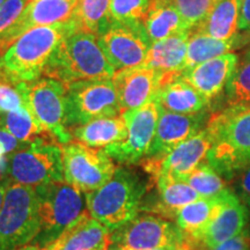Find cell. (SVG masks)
I'll return each mask as SVG.
<instances>
[{
    "label": "cell",
    "instance_id": "cell-1",
    "mask_svg": "<svg viewBox=\"0 0 250 250\" xmlns=\"http://www.w3.org/2000/svg\"><path fill=\"white\" fill-rule=\"evenodd\" d=\"M76 30L72 19L24 33L0 57V80L17 86L40 79L62 41Z\"/></svg>",
    "mask_w": 250,
    "mask_h": 250
},
{
    "label": "cell",
    "instance_id": "cell-2",
    "mask_svg": "<svg viewBox=\"0 0 250 250\" xmlns=\"http://www.w3.org/2000/svg\"><path fill=\"white\" fill-rule=\"evenodd\" d=\"M212 147L206 161L225 180L234 181L250 166V107H227L208 118Z\"/></svg>",
    "mask_w": 250,
    "mask_h": 250
},
{
    "label": "cell",
    "instance_id": "cell-3",
    "mask_svg": "<svg viewBox=\"0 0 250 250\" xmlns=\"http://www.w3.org/2000/svg\"><path fill=\"white\" fill-rule=\"evenodd\" d=\"M112 67L95 34L76 30L62 41L43 77L58 80L64 85L83 80L112 79Z\"/></svg>",
    "mask_w": 250,
    "mask_h": 250
},
{
    "label": "cell",
    "instance_id": "cell-4",
    "mask_svg": "<svg viewBox=\"0 0 250 250\" xmlns=\"http://www.w3.org/2000/svg\"><path fill=\"white\" fill-rule=\"evenodd\" d=\"M152 183L130 168L117 167L104 186L86 193V210L112 232L139 214Z\"/></svg>",
    "mask_w": 250,
    "mask_h": 250
},
{
    "label": "cell",
    "instance_id": "cell-5",
    "mask_svg": "<svg viewBox=\"0 0 250 250\" xmlns=\"http://www.w3.org/2000/svg\"><path fill=\"white\" fill-rule=\"evenodd\" d=\"M41 229L33 245L44 248L86 212V196L65 182L35 188Z\"/></svg>",
    "mask_w": 250,
    "mask_h": 250
},
{
    "label": "cell",
    "instance_id": "cell-6",
    "mask_svg": "<svg viewBox=\"0 0 250 250\" xmlns=\"http://www.w3.org/2000/svg\"><path fill=\"white\" fill-rule=\"evenodd\" d=\"M41 229L35 188L7 180L0 211V250L30 245Z\"/></svg>",
    "mask_w": 250,
    "mask_h": 250
},
{
    "label": "cell",
    "instance_id": "cell-7",
    "mask_svg": "<svg viewBox=\"0 0 250 250\" xmlns=\"http://www.w3.org/2000/svg\"><path fill=\"white\" fill-rule=\"evenodd\" d=\"M7 177L31 188L64 182L62 145L50 137H40L26 144L8 155Z\"/></svg>",
    "mask_w": 250,
    "mask_h": 250
},
{
    "label": "cell",
    "instance_id": "cell-8",
    "mask_svg": "<svg viewBox=\"0 0 250 250\" xmlns=\"http://www.w3.org/2000/svg\"><path fill=\"white\" fill-rule=\"evenodd\" d=\"M23 101L44 132L61 145L73 139L66 125V88L61 81L40 78L17 85Z\"/></svg>",
    "mask_w": 250,
    "mask_h": 250
},
{
    "label": "cell",
    "instance_id": "cell-9",
    "mask_svg": "<svg viewBox=\"0 0 250 250\" xmlns=\"http://www.w3.org/2000/svg\"><path fill=\"white\" fill-rule=\"evenodd\" d=\"M187 245L196 247L169 219L155 214H137L112 230L109 250H149Z\"/></svg>",
    "mask_w": 250,
    "mask_h": 250
},
{
    "label": "cell",
    "instance_id": "cell-10",
    "mask_svg": "<svg viewBox=\"0 0 250 250\" xmlns=\"http://www.w3.org/2000/svg\"><path fill=\"white\" fill-rule=\"evenodd\" d=\"M68 130L102 117L120 116L122 108L112 79L83 80L65 85Z\"/></svg>",
    "mask_w": 250,
    "mask_h": 250
},
{
    "label": "cell",
    "instance_id": "cell-11",
    "mask_svg": "<svg viewBox=\"0 0 250 250\" xmlns=\"http://www.w3.org/2000/svg\"><path fill=\"white\" fill-rule=\"evenodd\" d=\"M64 182L83 193L104 186L117 167L104 148L90 147L80 142L62 145Z\"/></svg>",
    "mask_w": 250,
    "mask_h": 250
},
{
    "label": "cell",
    "instance_id": "cell-12",
    "mask_svg": "<svg viewBox=\"0 0 250 250\" xmlns=\"http://www.w3.org/2000/svg\"><path fill=\"white\" fill-rule=\"evenodd\" d=\"M160 105L153 98L142 107L122 112L127 127L124 142L104 148L112 160L124 166L140 164L148 154L158 126Z\"/></svg>",
    "mask_w": 250,
    "mask_h": 250
},
{
    "label": "cell",
    "instance_id": "cell-13",
    "mask_svg": "<svg viewBox=\"0 0 250 250\" xmlns=\"http://www.w3.org/2000/svg\"><path fill=\"white\" fill-rule=\"evenodd\" d=\"M99 39L103 51L116 71L142 66L152 45L143 21L111 22Z\"/></svg>",
    "mask_w": 250,
    "mask_h": 250
},
{
    "label": "cell",
    "instance_id": "cell-14",
    "mask_svg": "<svg viewBox=\"0 0 250 250\" xmlns=\"http://www.w3.org/2000/svg\"><path fill=\"white\" fill-rule=\"evenodd\" d=\"M211 147V136L204 127L191 138L179 144L160 160L144 159L139 165L151 176L153 183L159 176L184 181L188 175L206 161Z\"/></svg>",
    "mask_w": 250,
    "mask_h": 250
},
{
    "label": "cell",
    "instance_id": "cell-15",
    "mask_svg": "<svg viewBox=\"0 0 250 250\" xmlns=\"http://www.w3.org/2000/svg\"><path fill=\"white\" fill-rule=\"evenodd\" d=\"M77 4L78 0H28L17 22L0 37V57L27 31L72 20Z\"/></svg>",
    "mask_w": 250,
    "mask_h": 250
},
{
    "label": "cell",
    "instance_id": "cell-16",
    "mask_svg": "<svg viewBox=\"0 0 250 250\" xmlns=\"http://www.w3.org/2000/svg\"><path fill=\"white\" fill-rule=\"evenodd\" d=\"M208 121L205 111L184 115L167 111L160 107L154 139L145 159L160 160L179 144L202 131Z\"/></svg>",
    "mask_w": 250,
    "mask_h": 250
},
{
    "label": "cell",
    "instance_id": "cell-17",
    "mask_svg": "<svg viewBox=\"0 0 250 250\" xmlns=\"http://www.w3.org/2000/svg\"><path fill=\"white\" fill-rule=\"evenodd\" d=\"M161 72L144 66L116 71L112 77L122 112L142 107L154 98L160 88Z\"/></svg>",
    "mask_w": 250,
    "mask_h": 250
},
{
    "label": "cell",
    "instance_id": "cell-18",
    "mask_svg": "<svg viewBox=\"0 0 250 250\" xmlns=\"http://www.w3.org/2000/svg\"><path fill=\"white\" fill-rule=\"evenodd\" d=\"M239 64V56L234 52L223 55L188 70L180 71V77L212 101L226 89Z\"/></svg>",
    "mask_w": 250,
    "mask_h": 250
},
{
    "label": "cell",
    "instance_id": "cell-19",
    "mask_svg": "<svg viewBox=\"0 0 250 250\" xmlns=\"http://www.w3.org/2000/svg\"><path fill=\"white\" fill-rule=\"evenodd\" d=\"M111 230L86 212L42 250H109Z\"/></svg>",
    "mask_w": 250,
    "mask_h": 250
},
{
    "label": "cell",
    "instance_id": "cell-20",
    "mask_svg": "<svg viewBox=\"0 0 250 250\" xmlns=\"http://www.w3.org/2000/svg\"><path fill=\"white\" fill-rule=\"evenodd\" d=\"M154 99L165 110L184 115L203 112L210 104L208 99L180 77V72L162 74Z\"/></svg>",
    "mask_w": 250,
    "mask_h": 250
},
{
    "label": "cell",
    "instance_id": "cell-21",
    "mask_svg": "<svg viewBox=\"0 0 250 250\" xmlns=\"http://www.w3.org/2000/svg\"><path fill=\"white\" fill-rule=\"evenodd\" d=\"M234 196L233 190L227 188L218 196L197 199L181 208L175 218L176 225L197 248L202 249L199 239L203 232Z\"/></svg>",
    "mask_w": 250,
    "mask_h": 250
},
{
    "label": "cell",
    "instance_id": "cell-22",
    "mask_svg": "<svg viewBox=\"0 0 250 250\" xmlns=\"http://www.w3.org/2000/svg\"><path fill=\"white\" fill-rule=\"evenodd\" d=\"M249 217L248 208L235 195L206 227L199 239V245L208 250L239 235L246 229Z\"/></svg>",
    "mask_w": 250,
    "mask_h": 250
},
{
    "label": "cell",
    "instance_id": "cell-23",
    "mask_svg": "<svg viewBox=\"0 0 250 250\" xmlns=\"http://www.w3.org/2000/svg\"><path fill=\"white\" fill-rule=\"evenodd\" d=\"M154 182L158 199L143 211H151L166 219H175L181 208L202 198L186 181L159 176Z\"/></svg>",
    "mask_w": 250,
    "mask_h": 250
},
{
    "label": "cell",
    "instance_id": "cell-24",
    "mask_svg": "<svg viewBox=\"0 0 250 250\" xmlns=\"http://www.w3.org/2000/svg\"><path fill=\"white\" fill-rule=\"evenodd\" d=\"M190 33L191 30L182 31L152 43L147 58L142 66L152 68L161 73L182 71L187 57Z\"/></svg>",
    "mask_w": 250,
    "mask_h": 250
},
{
    "label": "cell",
    "instance_id": "cell-25",
    "mask_svg": "<svg viewBox=\"0 0 250 250\" xmlns=\"http://www.w3.org/2000/svg\"><path fill=\"white\" fill-rule=\"evenodd\" d=\"M72 137L83 144L96 148H105L112 144L124 142L127 127L122 114L120 116L93 120L71 130Z\"/></svg>",
    "mask_w": 250,
    "mask_h": 250
},
{
    "label": "cell",
    "instance_id": "cell-26",
    "mask_svg": "<svg viewBox=\"0 0 250 250\" xmlns=\"http://www.w3.org/2000/svg\"><path fill=\"white\" fill-rule=\"evenodd\" d=\"M245 34L241 35L237 34L233 39L218 40L191 29L188 41V51L183 70H188L202 62L233 52V50L241 46V44H245Z\"/></svg>",
    "mask_w": 250,
    "mask_h": 250
},
{
    "label": "cell",
    "instance_id": "cell-27",
    "mask_svg": "<svg viewBox=\"0 0 250 250\" xmlns=\"http://www.w3.org/2000/svg\"><path fill=\"white\" fill-rule=\"evenodd\" d=\"M241 0H219L201 23L192 30L218 40H229L239 34Z\"/></svg>",
    "mask_w": 250,
    "mask_h": 250
},
{
    "label": "cell",
    "instance_id": "cell-28",
    "mask_svg": "<svg viewBox=\"0 0 250 250\" xmlns=\"http://www.w3.org/2000/svg\"><path fill=\"white\" fill-rule=\"evenodd\" d=\"M143 23L152 43L182 31L191 30L176 8L166 0H152Z\"/></svg>",
    "mask_w": 250,
    "mask_h": 250
},
{
    "label": "cell",
    "instance_id": "cell-29",
    "mask_svg": "<svg viewBox=\"0 0 250 250\" xmlns=\"http://www.w3.org/2000/svg\"><path fill=\"white\" fill-rule=\"evenodd\" d=\"M111 0H78L73 20L79 30L88 31L99 37L110 26Z\"/></svg>",
    "mask_w": 250,
    "mask_h": 250
},
{
    "label": "cell",
    "instance_id": "cell-30",
    "mask_svg": "<svg viewBox=\"0 0 250 250\" xmlns=\"http://www.w3.org/2000/svg\"><path fill=\"white\" fill-rule=\"evenodd\" d=\"M0 125L21 143L27 144L40 137H49L26 104L15 111L0 114Z\"/></svg>",
    "mask_w": 250,
    "mask_h": 250
},
{
    "label": "cell",
    "instance_id": "cell-31",
    "mask_svg": "<svg viewBox=\"0 0 250 250\" xmlns=\"http://www.w3.org/2000/svg\"><path fill=\"white\" fill-rule=\"evenodd\" d=\"M227 107H250V45L239 58V64L226 87Z\"/></svg>",
    "mask_w": 250,
    "mask_h": 250
},
{
    "label": "cell",
    "instance_id": "cell-32",
    "mask_svg": "<svg viewBox=\"0 0 250 250\" xmlns=\"http://www.w3.org/2000/svg\"><path fill=\"white\" fill-rule=\"evenodd\" d=\"M184 181L202 198L218 196L227 189V181L208 161L199 165Z\"/></svg>",
    "mask_w": 250,
    "mask_h": 250
},
{
    "label": "cell",
    "instance_id": "cell-33",
    "mask_svg": "<svg viewBox=\"0 0 250 250\" xmlns=\"http://www.w3.org/2000/svg\"><path fill=\"white\" fill-rule=\"evenodd\" d=\"M152 0H111V22H133L144 21L147 15Z\"/></svg>",
    "mask_w": 250,
    "mask_h": 250
},
{
    "label": "cell",
    "instance_id": "cell-34",
    "mask_svg": "<svg viewBox=\"0 0 250 250\" xmlns=\"http://www.w3.org/2000/svg\"><path fill=\"white\" fill-rule=\"evenodd\" d=\"M173 5L190 28L196 27L208 17L219 0H166Z\"/></svg>",
    "mask_w": 250,
    "mask_h": 250
},
{
    "label": "cell",
    "instance_id": "cell-35",
    "mask_svg": "<svg viewBox=\"0 0 250 250\" xmlns=\"http://www.w3.org/2000/svg\"><path fill=\"white\" fill-rule=\"evenodd\" d=\"M27 0H6L0 8V37L9 30L22 13Z\"/></svg>",
    "mask_w": 250,
    "mask_h": 250
},
{
    "label": "cell",
    "instance_id": "cell-36",
    "mask_svg": "<svg viewBox=\"0 0 250 250\" xmlns=\"http://www.w3.org/2000/svg\"><path fill=\"white\" fill-rule=\"evenodd\" d=\"M26 104L22 95L19 92L17 86L11 83H0V114L15 111Z\"/></svg>",
    "mask_w": 250,
    "mask_h": 250
},
{
    "label": "cell",
    "instance_id": "cell-37",
    "mask_svg": "<svg viewBox=\"0 0 250 250\" xmlns=\"http://www.w3.org/2000/svg\"><path fill=\"white\" fill-rule=\"evenodd\" d=\"M208 250H250V234L245 229L239 235Z\"/></svg>",
    "mask_w": 250,
    "mask_h": 250
},
{
    "label": "cell",
    "instance_id": "cell-38",
    "mask_svg": "<svg viewBox=\"0 0 250 250\" xmlns=\"http://www.w3.org/2000/svg\"><path fill=\"white\" fill-rule=\"evenodd\" d=\"M233 191L242 203L250 199V166L234 180Z\"/></svg>",
    "mask_w": 250,
    "mask_h": 250
},
{
    "label": "cell",
    "instance_id": "cell-39",
    "mask_svg": "<svg viewBox=\"0 0 250 250\" xmlns=\"http://www.w3.org/2000/svg\"><path fill=\"white\" fill-rule=\"evenodd\" d=\"M24 146H26V143L19 142L15 137L8 133L0 125V155H9L17 152L18 149L24 147Z\"/></svg>",
    "mask_w": 250,
    "mask_h": 250
},
{
    "label": "cell",
    "instance_id": "cell-40",
    "mask_svg": "<svg viewBox=\"0 0 250 250\" xmlns=\"http://www.w3.org/2000/svg\"><path fill=\"white\" fill-rule=\"evenodd\" d=\"M239 31H241L250 39V0H241Z\"/></svg>",
    "mask_w": 250,
    "mask_h": 250
},
{
    "label": "cell",
    "instance_id": "cell-41",
    "mask_svg": "<svg viewBox=\"0 0 250 250\" xmlns=\"http://www.w3.org/2000/svg\"><path fill=\"white\" fill-rule=\"evenodd\" d=\"M8 155H0V181H7Z\"/></svg>",
    "mask_w": 250,
    "mask_h": 250
},
{
    "label": "cell",
    "instance_id": "cell-42",
    "mask_svg": "<svg viewBox=\"0 0 250 250\" xmlns=\"http://www.w3.org/2000/svg\"><path fill=\"white\" fill-rule=\"evenodd\" d=\"M149 250H198V249L191 245H187V246L164 247V248H156V249H149Z\"/></svg>",
    "mask_w": 250,
    "mask_h": 250
},
{
    "label": "cell",
    "instance_id": "cell-43",
    "mask_svg": "<svg viewBox=\"0 0 250 250\" xmlns=\"http://www.w3.org/2000/svg\"><path fill=\"white\" fill-rule=\"evenodd\" d=\"M6 184H7V181H0V211H1L2 203H4V198H5Z\"/></svg>",
    "mask_w": 250,
    "mask_h": 250
},
{
    "label": "cell",
    "instance_id": "cell-44",
    "mask_svg": "<svg viewBox=\"0 0 250 250\" xmlns=\"http://www.w3.org/2000/svg\"><path fill=\"white\" fill-rule=\"evenodd\" d=\"M15 250H42V248H40V247H37L35 245H33V243H30V245L23 246V247H21V248H18Z\"/></svg>",
    "mask_w": 250,
    "mask_h": 250
},
{
    "label": "cell",
    "instance_id": "cell-45",
    "mask_svg": "<svg viewBox=\"0 0 250 250\" xmlns=\"http://www.w3.org/2000/svg\"><path fill=\"white\" fill-rule=\"evenodd\" d=\"M243 204H246L247 208H248V210H249V215H250V199H249V201H247L246 203H243ZM246 229L248 230V233L250 234V217H249V223H248V225H247Z\"/></svg>",
    "mask_w": 250,
    "mask_h": 250
},
{
    "label": "cell",
    "instance_id": "cell-46",
    "mask_svg": "<svg viewBox=\"0 0 250 250\" xmlns=\"http://www.w3.org/2000/svg\"><path fill=\"white\" fill-rule=\"evenodd\" d=\"M5 1H6V0H0V8H1V6L4 5Z\"/></svg>",
    "mask_w": 250,
    "mask_h": 250
},
{
    "label": "cell",
    "instance_id": "cell-47",
    "mask_svg": "<svg viewBox=\"0 0 250 250\" xmlns=\"http://www.w3.org/2000/svg\"><path fill=\"white\" fill-rule=\"evenodd\" d=\"M0 83H1V80H0Z\"/></svg>",
    "mask_w": 250,
    "mask_h": 250
},
{
    "label": "cell",
    "instance_id": "cell-48",
    "mask_svg": "<svg viewBox=\"0 0 250 250\" xmlns=\"http://www.w3.org/2000/svg\"><path fill=\"white\" fill-rule=\"evenodd\" d=\"M27 1H28V0H27Z\"/></svg>",
    "mask_w": 250,
    "mask_h": 250
}]
</instances>
